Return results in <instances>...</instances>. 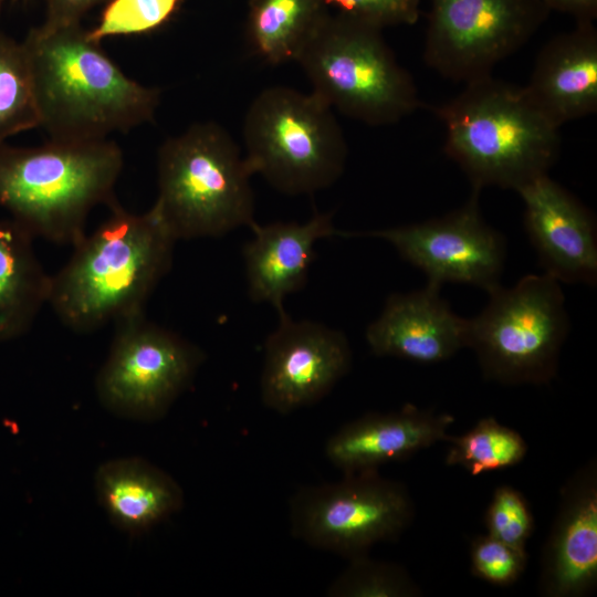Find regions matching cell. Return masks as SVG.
Returning a JSON list of instances; mask_svg holds the SVG:
<instances>
[{
	"label": "cell",
	"instance_id": "f1b7e54d",
	"mask_svg": "<svg viewBox=\"0 0 597 597\" xmlns=\"http://www.w3.org/2000/svg\"><path fill=\"white\" fill-rule=\"evenodd\" d=\"M421 0H324L338 13L358 19L380 29L412 25L420 15Z\"/></svg>",
	"mask_w": 597,
	"mask_h": 597
},
{
	"label": "cell",
	"instance_id": "9c48e42d",
	"mask_svg": "<svg viewBox=\"0 0 597 597\" xmlns=\"http://www.w3.org/2000/svg\"><path fill=\"white\" fill-rule=\"evenodd\" d=\"M344 474L337 482L297 490L289 516L295 538L349 561L397 540L411 524L415 504L405 484L377 469Z\"/></svg>",
	"mask_w": 597,
	"mask_h": 597
},
{
	"label": "cell",
	"instance_id": "d6986e66",
	"mask_svg": "<svg viewBox=\"0 0 597 597\" xmlns=\"http://www.w3.org/2000/svg\"><path fill=\"white\" fill-rule=\"evenodd\" d=\"M250 229L253 238L242 251L248 294L255 303H270L277 314L285 311V297L306 284L316 242L331 235H346L335 229L332 213L318 212L305 223L255 222Z\"/></svg>",
	"mask_w": 597,
	"mask_h": 597
},
{
	"label": "cell",
	"instance_id": "4316f807",
	"mask_svg": "<svg viewBox=\"0 0 597 597\" xmlns=\"http://www.w3.org/2000/svg\"><path fill=\"white\" fill-rule=\"evenodd\" d=\"M488 534L517 548L534 530V517L523 494L510 485L495 489L485 514Z\"/></svg>",
	"mask_w": 597,
	"mask_h": 597
},
{
	"label": "cell",
	"instance_id": "484cf974",
	"mask_svg": "<svg viewBox=\"0 0 597 597\" xmlns=\"http://www.w3.org/2000/svg\"><path fill=\"white\" fill-rule=\"evenodd\" d=\"M181 0H109L98 23L88 30L90 36L101 42L116 35L145 34L168 22Z\"/></svg>",
	"mask_w": 597,
	"mask_h": 597
},
{
	"label": "cell",
	"instance_id": "9a60e30c",
	"mask_svg": "<svg viewBox=\"0 0 597 597\" xmlns=\"http://www.w3.org/2000/svg\"><path fill=\"white\" fill-rule=\"evenodd\" d=\"M597 583V462L589 460L562 488L559 505L543 547L540 591L580 597Z\"/></svg>",
	"mask_w": 597,
	"mask_h": 597
},
{
	"label": "cell",
	"instance_id": "6da1fadb",
	"mask_svg": "<svg viewBox=\"0 0 597 597\" xmlns=\"http://www.w3.org/2000/svg\"><path fill=\"white\" fill-rule=\"evenodd\" d=\"M22 43L50 139H106L154 119L160 91L127 76L81 23H42Z\"/></svg>",
	"mask_w": 597,
	"mask_h": 597
},
{
	"label": "cell",
	"instance_id": "5bb4252c",
	"mask_svg": "<svg viewBox=\"0 0 597 597\" xmlns=\"http://www.w3.org/2000/svg\"><path fill=\"white\" fill-rule=\"evenodd\" d=\"M524 227L544 273L565 283L597 282V227L593 212L573 193L541 176L517 191Z\"/></svg>",
	"mask_w": 597,
	"mask_h": 597
},
{
	"label": "cell",
	"instance_id": "52a82bcc",
	"mask_svg": "<svg viewBox=\"0 0 597 597\" xmlns=\"http://www.w3.org/2000/svg\"><path fill=\"white\" fill-rule=\"evenodd\" d=\"M333 111L313 92L272 86L259 93L243 122L252 175L290 196L335 184L345 169L347 145Z\"/></svg>",
	"mask_w": 597,
	"mask_h": 597
},
{
	"label": "cell",
	"instance_id": "3957f363",
	"mask_svg": "<svg viewBox=\"0 0 597 597\" xmlns=\"http://www.w3.org/2000/svg\"><path fill=\"white\" fill-rule=\"evenodd\" d=\"M124 165L113 140H54L21 147L0 144V208L33 238L77 244L93 208L117 200Z\"/></svg>",
	"mask_w": 597,
	"mask_h": 597
},
{
	"label": "cell",
	"instance_id": "ba28073f",
	"mask_svg": "<svg viewBox=\"0 0 597 597\" xmlns=\"http://www.w3.org/2000/svg\"><path fill=\"white\" fill-rule=\"evenodd\" d=\"M489 302L468 320L467 347L485 379L502 385L548 384L558 369L569 318L561 282L530 274L489 292Z\"/></svg>",
	"mask_w": 597,
	"mask_h": 597
},
{
	"label": "cell",
	"instance_id": "8fae6325",
	"mask_svg": "<svg viewBox=\"0 0 597 597\" xmlns=\"http://www.w3.org/2000/svg\"><path fill=\"white\" fill-rule=\"evenodd\" d=\"M549 13L541 0H429L423 61L452 81L492 75Z\"/></svg>",
	"mask_w": 597,
	"mask_h": 597
},
{
	"label": "cell",
	"instance_id": "f546056e",
	"mask_svg": "<svg viewBox=\"0 0 597 597\" xmlns=\"http://www.w3.org/2000/svg\"><path fill=\"white\" fill-rule=\"evenodd\" d=\"M109 0H45L48 25L81 23L82 18L94 7Z\"/></svg>",
	"mask_w": 597,
	"mask_h": 597
},
{
	"label": "cell",
	"instance_id": "d4e9b609",
	"mask_svg": "<svg viewBox=\"0 0 597 597\" xmlns=\"http://www.w3.org/2000/svg\"><path fill=\"white\" fill-rule=\"evenodd\" d=\"M328 597H418L421 589L400 565L363 555L331 583Z\"/></svg>",
	"mask_w": 597,
	"mask_h": 597
},
{
	"label": "cell",
	"instance_id": "30bf717a",
	"mask_svg": "<svg viewBox=\"0 0 597 597\" xmlns=\"http://www.w3.org/2000/svg\"><path fill=\"white\" fill-rule=\"evenodd\" d=\"M96 381L102 406L113 415L151 422L166 416L191 385L203 352L144 313L119 321Z\"/></svg>",
	"mask_w": 597,
	"mask_h": 597
},
{
	"label": "cell",
	"instance_id": "4fadbf2b",
	"mask_svg": "<svg viewBox=\"0 0 597 597\" xmlns=\"http://www.w3.org/2000/svg\"><path fill=\"white\" fill-rule=\"evenodd\" d=\"M279 318L264 343L260 390L265 407L285 415L324 398L349 371L352 349L338 329L285 311Z\"/></svg>",
	"mask_w": 597,
	"mask_h": 597
},
{
	"label": "cell",
	"instance_id": "7c38bea8",
	"mask_svg": "<svg viewBox=\"0 0 597 597\" xmlns=\"http://www.w3.org/2000/svg\"><path fill=\"white\" fill-rule=\"evenodd\" d=\"M479 195L473 189L463 206L440 218L365 234L389 242L427 275L429 284H469L489 293L501 285L506 244L483 219Z\"/></svg>",
	"mask_w": 597,
	"mask_h": 597
},
{
	"label": "cell",
	"instance_id": "e0dca14e",
	"mask_svg": "<svg viewBox=\"0 0 597 597\" xmlns=\"http://www.w3.org/2000/svg\"><path fill=\"white\" fill-rule=\"evenodd\" d=\"M523 90L531 103L559 127L597 111V29L577 22L540 51Z\"/></svg>",
	"mask_w": 597,
	"mask_h": 597
},
{
	"label": "cell",
	"instance_id": "cb8c5ba5",
	"mask_svg": "<svg viewBox=\"0 0 597 597\" xmlns=\"http://www.w3.org/2000/svg\"><path fill=\"white\" fill-rule=\"evenodd\" d=\"M36 127L40 118L25 49L0 31V144Z\"/></svg>",
	"mask_w": 597,
	"mask_h": 597
},
{
	"label": "cell",
	"instance_id": "ac0fdd59",
	"mask_svg": "<svg viewBox=\"0 0 597 597\" xmlns=\"http://www.w3.org/2000/svg\"><path fill=\"white\" fill-rule=\"evenodd\" d=\"M453 416L405 405L400 410L364 415L333 433L325 444L328 461L344 473L377 469L447 441Z\"/></svg>",
	"mask_w": 597,
	"mask_h": 597
},
{
	"label": "cell",
	"instance_id": "7402d4cb",
	"mask_svg": "<svg viewBox=\"0 0 597 597\" xmlns=\"http://www.w3.org/2000/svg\"><path fill=\"white\" fill-rule=\"evenodd\" d=\"M328 14L324 0H250L247 36L272 65L296 61Z\"/></svg>",
	"mask_w": 597,
	"mask_h": 597
},
{
	"label": "cell",
	"instance_id": "603a6c76",
	"mask_svg": "<svg viewBox=\"0 0 597 597\" xmlns=\"http://www.w3.org/2000/svg\"><path fill=\"white\" fill-rule=\"evenodd\" d=\"M446 442L450 443L446 463L460 465L472 475L516 465L527 452L523 437L492 417L461 436L449 434Z\"/></svg>",
	"mask_w": 597,
	"mask_h": 597
},
{
	"label": "cell",
	"instance_id": "2e32d148",
	"mask_svg": "<svg viewBox=\"0 0 597 597\" xmlns=\"http://www.w3.org/2000/svg\"><path fill=\"white\" fill-rule=\"evenodd\" d=\"M468 320L440 296V286L391 294L366 329V341L379 357L436 364L467 347Z\"/></svg>",
	"mask_w": 597,
	"mask_h": 597
},
{
	"label": "cell",
	"instance_id": "7a4b0ae2",
	"mask_svg": "<svg viewBox=\"0 0 597 597\" xmlns=\"http://www.w3.org/2000/svg\"><path fill=\"white\" fill-rule=\"evenodd\" d=\"M109 209V217L51 275L48 304L77 333L144 313L172 263L177 239L155 206L140 214L117 201Z\"/></svg>",
	"mask_w": 597,
	"mask_h": 597
},
{
	"label": "cell",
	"instance_id": "83f0119b",
	"mask_svg": "<svg viewBox=\"0 0 597 597\" xmlns=\"http://www.w3.org/2000/svg\"><path fill=\"white\" fill-rule=\"evenodd\" d=\"M470 557L473 576L496 586L515 583L527 562L525 548L511 546L489 534L472 541Z\"/></svg>",
	"mask_w": 597,
	"mask_h": 597
},
{
	"label": "cell",
	"instance_id": "5b68a950",
	"mask_svg": "<svg viewBox=\"0 0 597 597\" xmlns=\"http://www.w3.org/2000/svg\"><path fill=\"white\" fill-rule=\"evenodd\" d=\"M251 176L244 155L222 126L196 123L160 145L154 206L177 240L251 228Z\"/></svg>",
	"mask_w": 597,
	"mask_h": 597
},
{
	"label": "cell",
	"instance_id": "8992f818",
	"mask_svg": "<svg viewBox=\"0 0 597 597\" xmlns=\"http://www.w3.org/2000/svg\"><path fill=\"white\" fill-rule=\"evenodd\" d=\"M295 62L314 94L367 125L397 123L421 106L417 85L383 29L358 19L329 13Z\"/></svg>",
	"mask_w": 597,
	"mask_h": 597
},
{
	"label": "cell",
	"instance_id": "277c9868",
	"mask_svg": "<svg viewBox=\"0 0 597 597\" xmlns=\"http://www.w3.org/2000/svg\"><path fill=\"white\" fill-rule=\"evenodd\" d=\"M436 112L446 128L444 151L473 189L517 192L547 175L558 157L559 127L531 103L523 86L484 76L465 83Z\"/></svg>",
	"mask_w": 597,
	"mask_h": 597
},
{
	"label": "cell",
	"instance_id": "1f68e13d",
	"mask_svg": "<svg viewBox=\"0 0 597 597\" xmlns=\"http://www.w3.org/2000/svg\"><path fill=\"white\" fill-rule=\"evenodd\" d=\"M3 1H6V0H0V4H1Z\"/></svg>",
	"mask_w": 597,
	"mask_h": 597
},
{
	"label": "cell",
	"instance_id": "4dcf8cb0",
	"mask_svg": "<svg viewBox=\"0 0 597 597\" xmlns=\"http://www.w3.org/2000/svg\"><path fill=\"white\" fill-rule=\"evenodd\" d=\"M546 8L567 14L575 22H594L597 18V0H541Z\"/></svg>",
	"mask_w": 597,
	"mask_h": 597
},
{
	"label": "cell",
	"instance_id": "ffe728a7",
	"mask_svg": "<svg viewBox=\"0 0 597 597\" xmlns=\"http://www.w3.org/2000/svg\"><path fill=\"white\" fill-rule=\"evenodd\" d=\"M95 492L111 522L134 535L167 520L184 505L178 482L139 457L101 464L95 473Z\"/></svg>",
	"mask_w": 597,
	"mask_h": 597
},
{
	"label": "cell",
	"instance_id": "44dd1931",
	"mask_svg": "<svg viewBox=\"0 0 597 597\" xmlns=\"http://www.w3.org/2000/svg\"><path fill=\"white\" fill-rule=\"evenodd\" d=\"M32 241L14 220L0 219V343L25 334L48 304L51 275Z\"/></svg>",
	"mask_w": 597,
	"mask_h": 597
}]
</instances>
